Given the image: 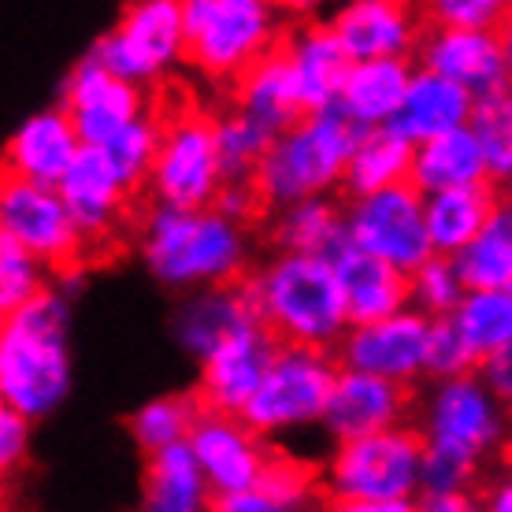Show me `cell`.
<instances>
[{"mask_svg":"<svg viewBox=\"0 0 512 512\" xmlns=\"http://www.w3.org/2000/svg\"><path fill=\"white\" fill-rule=\"evenodd\" d=\"M498 464L505 468V472H512V427H509V435H505V442H501V449H498Z\"/></svg>","mask_w":512,"mask_h":512,"instance_id":"c3c4849f","label":"cell"},{"mask_svg":"<svg viewBox=\"0 0 512 512\" xmlns=\"http://www.w3.org/2000/svg\"><path fill=\"white\" fill-rule=\"evenodd\" d=\"M282 353V346L271 338L264 323H253L227 338L216 353L201 360V375L193 386V397L201 401L208 412H227V416H242L245 405L256 397L260 383L268 379L271 364Z\"/></svg>","mask_w":512,"mask_h":512,"instance_id":"2e32d148","label":"cell"},{"mask_svg":"<svg viewBox=\"0 0 512 512\" xmlns=\"http://www.w3.org/2000/svg\"><path fill=\"white\" fill-rule=\"evenodd\" d=\"M412 164H416V145L401 138L394 127L364 130L346 167L342 193L349 201H360V197H375L394 186H409Z\"/></svg>","mask_w":512,"mask_h":512,"instance_id":"f546056e","label":"cell"},{"mask_svg":"<svg viewBox=\"0 0 512 512\" xmlns=\"http://www.w3.org/2000/svg\"><path fill=\"white\" fill-rule=\"evenodd\" d=\"M212 487H208L193 449L171 446L153 453L141 464V512H212Z\"/></svg>","mask_w":512,"mask_h":512,"instance_id":"83f0119b","label":"cell"},{"mask_svg":"<svg viewBox=\"0 0 512 512\" xmlns=\"http://www.w3.org/2000/svg\"><path fill=\"white\" fill-rule=\"evenodd\" d=\"M71 390L67 357V301L45 286L26 308L4 320L0 331V394L4 409L34 423L49 416Z\"/></svg>","mask_w":512,"mask_h":512,"instance_id":"277c9868","label":"cell"},{"mask_svg":"<svg viewBox=\"0 0 512 512\" xmlns=\"http://www.w3.org/2000/svg\"><path fill=\"white\" fill-rule=\"evenodd\" d=\"M0 227V234L15 238L49 271V279L75 282L78 275L93 271L86 238L67 212L60 190L0 175Z\"/></svg>","mask_w":512,"mask_h":512,"instance_id":"ba28073f","label":"cell"},{"mask_svg":"<svg viewBox=\"0 0 512 512\" xmlns=\"http://www.w3.org/2000/svg\"><path fill=\"white\" fill-rule=\"evenodd\" d=\"M479 494H483V509L487 512H512V472L487 479L479 487Z\"/></svg>","mask_w":512,"mask_h":512,"instance_id":"bcb514c9","label":"cell"},{"mask_svg":"<svg viewBox=\"0 0 512 512\" xmlns=\"http://www.w3.org/2000/svg\"><path fill=\"white\" fill-rule=\"evenodd\" d=\"M501 193H505V205H512V179L501 186Z\"/></svg>","mask_w":512,"mask_h":512,"instance_id":"681fc988","label":"cell"},{"mask_svg":"<svg viewBox=\"0 0 512 512\" xmlns=\"http://www.w3.org/2000/svg\"><path fill=\"white\" fill-rule=\"evenodd\" d=\"M416 67L412 60H368V64H353L342 90V108L357 127H390L401 104L412 90Z\"/></svg>","mask_w":512,"mask_h":512,"instance_id":"f1b7e54d","label":"cell"},{"mask_svg":"<svg viewBox=\"0 0 512 512\" xmlns=\"http://www.w3.org/2000/svg\"><path fill=\"white\" fill-rule=\"evenodd\" d=\"M260 238L268 242L271 256H327L346 242V205L334 197H312L297 201L279 212H271L268 223L260 227Z\"/></svg>","mask_w":512,"mask_h":512,"instance_id":"d4e9b609","label":"cell"},{"mask_svg":"<svg viewBox=\"0 0 512 512\" xmlns=\"http://www.w3.org/2000/svg\"><path fill=\"white\" fill-rule=\"evenodd\" d=\"M475 375L483 379V386L494 394V401H498L501 409H505V416L512 420V346H505L501 353L483 360Z\"/></svg>","mask_w":512,"mask_h":512,"instance_id":"b9f144b4","label":"cell"},{"mask_svg":"<svg viewBox=\"0 0 512 512\" xmlns=\"http://www.w3.org/2000/svg\"><path fill=\"white\" fill-rule=\"evenodd\" d=\"M505 205L498 182H479L464 190H446L427 197V234L438 256H461L490 227Z\"/></svg>","mask_w":512,"mask_h":512,"instance_id":"4316f807","label":"cell"},{"mask_svg":"<svg viewBox=\"0 0 512 512\" xmlns=\"http://www.w3.org/2000/svg\"><path fill=\"white\" fill-rule=\"evenodd\" d=\"M453 320H457L464 342L472 346V353L483 364L487 357L512 346V290L468 294Z\"/></svg>","mask_w":512,"mask_h":512,"instance_id":"836d02e7","label":"cell"},{"mask_svg":"<svg viewBox=\"0 0 512 512\" xmlns=\"http://www.w3.org/2000/svg\"><path fill=\"white\" fill-rule=\"evenodd\" d=\"M349 242L401 271H420L435 253L427 234V197L416 186H394L346 205Z\"/></svg>","mask_w":512,"mask_h":512,"instance_id":"8fae6325","label":"cell"},{"mask_svg":"<svg viewBox=\"0 0 512 512\" xmlns=\"http://www.w3.org/2000/svg\"><path fill=\"white\" fill-rule=\"evenodd\" d=\"M212 512H308V509H290L279 501L264 498V494H234V498H216Z\"/></svg>","mask_w":512,"mask_h":512,"instance_id":"f6af8a7d","label":"cell"},{"mask_svg":"<svg viewBox=\"0 0 512 512\" xmlns=\"http://www.w3.org/2000/svg\"><path fill=\"white\" fill-rule=\"evenodd\" d=\"M186 52L182 60L219 82L223 90L264 60L282 38V19L260 0H186Z\"/></svg>","mask_w":512,"mask_h":512,"instance_id":"8992f818","label":"cell"},{"mask_svg":"<svg viewBox=\"0 0 512 512\" xmlns=\"http://www.w3.org/2000/svg\"><path fill=\"white\" fill-rule=\"evenodd\" d=\"M197 416H201V401L193 397V390H186V394H164L145 401L127 420V431L134 438V446L145 457H153V453H164L171 446L190 442Z\"/></svg>","mask_w":512,"mask_h":512,"instance_id":"d6a6232c","label":"cell"},{"mask_svg":"<svg viewBox=\"0 0 512 512\" xmlns=\"http://www.w3.org/2000/svg\"><path fill=\"white\" fill-rule=\"evenodd\" d=\"M498 38H501V49H505V60H509V71H512V4L505 8V19L498 26Z\"/></svg>","mask_w":512,"mask_h":512,"instance_id":"7dc6e473","label":"cell"},{"mask_svg":"<svg viewBox=\"0 0 512 512\" xmlns=\"http://www.w3.org/2000/svg\"><path fill=\"white\" fill-rule=\"evenodd\" d=\"M479 372V357L464 342L457 320H435L431 323V346H427V375L435 383H449L461 375Z\"/></svg>","mask_w":512,"mask_h":512,"instance_id":"f35d334b","label":"cell"},{"mask_svg":"<svg viewBox=\"0 0 512 512\" xmlns=\"http://www.w3.org/2000/svg\"><path fill=\"white\" fill-rule=\"evenodd\" d=\"M420 427L427 435V446L453 449L483 464L487 453L501 449L512 420L479 375H461L449 383H435V390L423 397Z\"/></svg>","mask_w":512,"mask_h":512,"instance_id":"7c38bea8","label":"cell"},{"mask_svg":"<svg viewBox=\"0 0 512 512\" xmlns=\"http://www.w3.org/2000/svg\"><path fill=\"white\" fill-rule=\"evenodd\" d=\"M509 4L498 0H438V4H420L423 19L431 26L446 30H498Z\"/></svg>","mask_w":512,"mask_h":512,"instance_id":"ab89813d","label":"cell"},{"mask_svg":"<svg viewBox=\"0 0 512 512\" xmlns=\"http://www.w3.org/2000/svg\"><path fill=\"white\" fill-rule=\"evenodd\" d=\"M186 52V8L179 0H141L93 41L90 60L134 86H156Z\"/></svg>","mask_w":512,"mask_h":512,"instance_id":"9c48e42d","label":"cell"},{"mask_svg":"<svg viewBox=\"0 0 512 512\" xmlns=\"http://www.w3.org/2000/svg\"><path fill=\"white\" fill-rule=\"evenodd\" d=\"M256 320L282 349L334 353L349 334V308L327 256H271L245 279Z\"/></svg>","mask_w":512,"mask_h":512,"instance_id":"7a4b0ae2","label":"cell"},{"mask_svg":"<svg viewBox=\"0 0 512 512\" xmlns=\"http://www.w3.org/2000/svg\"><path fill=\"white\" fill-rule=\"evenodd\" d=\"M286 30V26H282ZM234 116L249 119L253 127H260L271 141H279L282 134H290L297 123H305L308 112L297 93L294 71H290V56L282 38L275 41V49L256 60L242 78H234L231 86L223 90V104Z\"/></svg>","mask_w":512,"mask_h":512,"instance_id":"44dd1931","label":"cell"},{"mask_svg":"<svg viewBox=\"0 0 512 512\" xmlns=\"http://www.w3.org/2000/svg\"><path fill=\"white\" fill-rule=\"evenodd\" d=\"M149 119L160 130L149 201L171 212L216 208L227 186L216 108H208L190 82L167 75L149 86Z\"/></svg>","mask_w":512,"mask_h":512,"instance_id":"6da1fadb","label":"cell"},{"mask_svg":"<svg viewBox=\"0 0 512 512\" xmlns=\"http://www.w3.org/2000/svg\"><path fill=\"white\" fill-rule=\"evenodd\" d=\"M453 260H457L468 294L512 290V205H501L487 231Z\"/></svg>","mask_w":512,"mask_h":512,"instance_id":"1f68e13d","label":"cell"},{"mask_svg":"<svg viewBox=\"0 0 512 512\" xmlns=\"http://www.w3.org/2000/svg\"><path fill=\"white\" fill-rule=\"evenodd\" d=\"M45 286H49V271L41 268L15 238L0 234V308H4V320L30 305Z\"/></svg>","mask_w":512,"mask_h":512,"instance_id":"8d00e7d4","label":"cell"},{"mask_svg":"<svg viewBox=\"0 0 512 512\" xmlns=\"http://www.w3.org/2000/svg\"><path fill=\"white\" fill-rule=\"evenodd\" d=\"M78 153H82V138H78L71 116L64 108H41L34 116H26L8 138L4 179L34 182V186L56 190Z\"/></svg>","mask_w":512,"mask_h":512,"instance_id":"7402d4cb","label":"cell"},{"mask_svg":"<svg viewBox=\"0 0 512 512\" xmlns=\"http://www.w3.org/2000/svg\"><path fill=\"white\" fill-rule=\"evenodd\" d=\"M186 446L193 449V457L201 464V472H205L216 498H234V494H256L260 490V479H264V468H268L271 438L256 435L242 416L201 409Z\"/></svg>","mask_w":512,"mask_h":512,"instance_id":"5bb4252c","label":"cell"},{"mask_svg":"<svg viewBox=\"0 0 512 512\" xmlns=\"http://www.w3.org/2000/svg\"><path fill=\"white\" fill-rule=\"evenodd\" d=\"M431 323L423 312L405 308L383 323L349 327L342 346L334 349V360L342 372L375 375L386 383L416 386L427 375V346H431Z\"/></svg>","mask_w":512,"mask_h":512,"instance_id":"4fadbf2b","label":"cell"},{"mask_svg":"<svg viewBox=\"0 0 512 512\" xmlns=\"http://www.w3.org/2000/svg\"><path fill=\"white\" fill-rule=\"evenodd\" d=\"M360 134L364 127L346 116L342 104L316 112L305 123H297L290 134H282L253 175V186L260 190L268 212L342 190Z\"/></svg>","mask_w":512,"mask_h":512,"instance_id":"5b68a950","label":"cell"},{"mask_svg":"<svg viewBox=\"0 0 512 512\" xmlns=\"http://www.w3.org/2000/svg\"><path fill=\"white\" fill-rule=\"evenodd\" d=\"M464 297H468V286L453 256H431L420 271H412V308L427 320H453Z\"/></svg>","mask_w":512,"mask_h":512,"instance_id":"d590c367","label":"cell"},{"mask_svg":"<svg viewBox=\"0 0 512 512\" xmlns=\"http://www.w3.org/2000/svg\"><path fill=\"white\" fill-rule=\"evenodd\" d=\"M420 512H487L479 490H457V494H423L416 501Z\"/></svg>","mask_w":512,"mask_h":512,"instance_id":"ee69618b","label":"cell"},{"mask_svg":"<svg viewBox=\"0 0 512 512\" xmlns=\"http://www.w3.org/2000/svg\"><path fill=\"white\" fill-rule=\"evenodd\" d=\"M138 253L156 279L171 290H208L242 282L256 268L249 260L245 227L216 208L171 212L149 208L138 231Z\"/></svg>","mask_w":512,"mask_h":512,"instance_id":"3957f363","label":"cell"},{"mask_svg":"<svg viewBox=\"0 0 512 512\" xmlns=\"http://www.w3.org/2000/svg\"><path fill=\"white\" fill-rule=\"evenodd\" d=\"M475 97L468 90H461L457 82L435 75V71H416L412 78V90L401 104V112L394 116L390 127L412 145L423 141H435L442 134H453L472 123Z\"/></svg>","mask_w":512,"mask_h":512,"instance_id":"484cf974","label":"cell"},{"mask_svg":"<svg viewBox=\"0 0 512 512\" xmlns=\"http://www.w3.org/2000/svg\"><path fill=\"white\" fill-rule=\"evenodd\" d=\"M64 108L82 145H112L134 123L149 116V86H134L112 75L97 60H82L64 86Z\"/></svg>","mask_w":512,"mask_h":512,"instance_id":"9a60e30c","label":"cell"},{"mask_svg":"<svg viewBox=\"0 0 512 512\" xmlns=\"http://www.w3.org/2000/svg\"><path fill=\"white\" fill-rule=\"evenodd\" d=\"M331 264L338 271L342 294H346L349 323L353 327H368V323H383L397 312L412 308V275L409 271L386 264L379 256L364 253L357 245L342 242L331 253Z\"/></svg>","mask_w":512,"mask_h":512,"instance_id":"603a6c76","label":"cell"},{"mask_svg":"<svg viewBox=\"0 0 512 512\" xmlns=\"http://www.w3.org/2000/svg\"><path fill=\"white\" fill-rule=\"evenodd\" d=\"M249 279V275H245ZM242 282L231 286H208V290H193L171 320V334L186 353H193L197 360H205L208 353H216L227 338H234L238 331L253 327L256 308L249 301V290Z\"/></svg>","mask_w":512,"mask_h":512,"instance_id":"cb8c5ba5","label":"cell"},{"mask_svg":"<svg viewBox=\"0 0 512 512\" xmlns=\"http://www.w3.org/2000/svg\"><path fill=\"white\" fill-rule=\"evenodd\" d=\"M416 401H420L416 386L386 383V379L360 372H338L323 427L331 431L334 446L383 435V431L405 427V420L416 412Z\"/></svg>","mask_w":512,"mask_h":512,"instance_id":"d6986e66","label":"cell"},{"mask_svg":"<svg viewBox=\"0 0 512 512\" xmlns=\"http://www.w3.org/2000/svg\"><path fill=\"white\" fill-rule=\"evenodd\" d=\"M416 60L423 71H435V75L457 82L475 101L512 90V71L498 30H446V26L427 23Z\"/></svg>","mask_w":512,"mask_h":512,"instance_id":"e0dca14e","label":"cell"},{"mask_svg":"<svg viewBox=\"0 0 512 512\" xmlns=\"http://www.w3.org/2000/svg\"><path fill=\"white\" fill-rule=\"evenodd\" d=\"M312 512H420L416 501H357V498H338L331 490H323Z\"/></svg>","mask_w":512,"mask_h":512,"instance_id":"7bdbcfd3","label":"cell"},{"mask_svg":"<svg viewBox=\"0 0 512 512\" xmlns=\"http://www.w3.org/2000/svg\"><path fill=\"white\" fill-rule=\"evenodd\" d=\"M282 45H286L290 71H294L297 93H301V104H305L308 116L327 112V108H334V104L342 101L353 60L342 49L331 19H316V15L290 19L286 15Z\"/></svg>","mask_w":512,"mask_h":512,"instance_id":"ffe728a7","label":"cell"},{"mask_svg":"<svg viewBox=\"0 0 512 512\" xmlns=\"http://www.w3.org/2000/svg\"><path fill=\"white\" fill-rule=\"evenodd\" d=\"M331 26L353 64L412 60L427 30L420 4H401V0H353L334 12Z\"/></svg>","mask_w":512,"mask_h":512,"instance_id":"ac0fdd59","label":"cell"},{"mask_svg":"<svg viewBox=\"0 0 512 512\" xmlns=\"http://www.w3.org/2000/svg\"><path fill=\"white\" fill-rule=\"evenodd\" d=\"M490 182L487 156L479 149L472 127H461L453 134H442L435 141L416 145V164H412V186L423 197H435L446 190H464Z\"/></svg>","mask_w":512,"mask_h":512,"instance_id":"4dcf8cb0","label":"cell"},{"mask_svg":"<svg viewBox=\"0 0 512 512\" xmlns=\"http://www.w3.org/2000/svg\"><path fill=\"white\" fill-rule=\"evenodd\" d=\"M338 360L334 353L316 349H282L271 364L268 379L260 383L256 397L245 405L242 420L260 438H271L290 427H305L327 416L334 383H338Z\"/></svg>","mask_w":512,"mask_h":512,"instance_id":"30bf717a","label":"cell"},{"mask_svg":"<svg viewBox=\"0 0 512 512\" xmlns=\"http://www.w3.org/2000/svg\"><path fill=\"white\" fill-rule=\"evenodd\" d=\"M468 127H472L479 149L487 156L490 182L505 186L512 179V90H501L494 97L475 101Z\"/></svg>","mask_w":512,"mask_h":512,"instance_id":"e575fe53","label":"cell"},{"mask_svg":"<svg viewBox=\"0 0 512 512\" xmlns=\"http://www.w3.org/2000/svg\"><path fill=\"white\" fill-rule=\"evenodd\" d=\"M26 453H30V420L12 409H0V461H4V472L23 468Z\"/></svg>","mask_w":512,"mask_h":512,"instance_id":"60d3db41","label":"cell"},{"mask_svg":"<svg viewBox=\"0 0 512 512\" xmlns=\"http://www.w3.org/2000/svg\"><path fill=\"white\" fill-rule=\"evenodd\" d=\"M423 453L427 435L420 423H405L357 442H338L323 464L327 490L357 501H412L420 490Z\"/></svg>","mask_w":512,"mask_h":512,"instance_id":"52a82bcc","label":"cell"},{"mask_svg":"<svg viewBox=\"0 0 512 512\" xmlns=\"http://www.w3.org/2000/svg\"><path fill=\"white\" fill-rule=\"evenodd\" d=\"M487 483L483 464L461 457L453 449L427 446L420 472V494H457V490H479Z\"/></svg>","mask_w":512,"mask_h":512,"instance_id":"74e56055","label":"cell"}]
</instances>
